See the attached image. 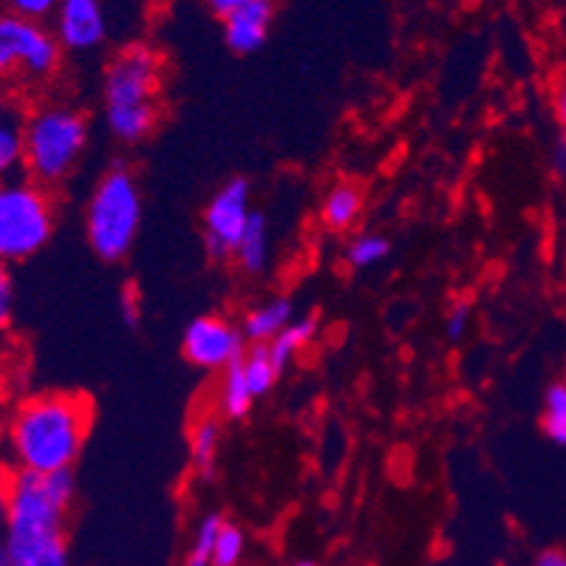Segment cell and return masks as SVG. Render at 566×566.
I'll return each mask as SVG.
<instances>
[{
    "mask_svg": "<svg viewBox=\"0 0 566 566\" xmlns=\"http://www.w3.org/2000/svg\"><path fill=\"white\" fill-rule=\"evenodd\" d=\"M250 181L235 176V179L224 181L212 193V199L207 201L201 227H205V250L212 261H230V258H235L247 224H250L252 212H255L250 205Z\"/></svg>",
    "mask_w": 566,
    "mask_h": 566,
    "instance_id": "cell-8",
    "label": "cell"
},
{
    "mask_svg": "<svg viewBox=\"0 0 566 566\" xmlns=\"http://www.w3.org/2000/svg\"><path fill=\"white\" fill-rule=\"evenodd\" d=\"M292 321H295V303L290 297H272V301L247 312L244 321H241V332H244L247 343H252V346H266Z\"/></svg>",
    "mask_w": 566,
    "mask_h": 566,
    "instance_id": "cell-13",
    "label": "cell"
},
{
    "mask_svg": "<svg viewBox=\"0 0 566 566\" xmlns=\"http://www.w3.org/2000/svg\"><path fill=\"white\" fill-rule=\"evenodd\" d=\"M12 310H14L12 272H9L7 264H0V332L12 323Z\"/></svg>",
    "mask_w": 566,
    "mask_h": 566,
    "instance_id": "cell-26",
    "label": "cell"
},
{
    "mask_svg": "<svg viewBox=\"0 0 566 566\" xmlns=\"http://www.w3.org/2000/svg\"><path fill=\"white\" fill-rule=\"evenodd\" d=\"M165 63L148 43H130L111 57L103 74V111L108 134L123 145L148 139L161 119Z\"/></svg>",
    "mask_w": 566,
    "mask_h": 566,
    "instance_id": "cell-3",
    "label": "cell"
},
{
    "mask_svg": "<svg viewBox=\"0 0 566 566\" xmlns=\"http://www.w3.org/2000/svg\"><path fill=\"white\" fill-rule=\"evenodd\" d=\"M549 168L560 181H566V139L555 142L553 150H549Z\"/></svg>",
    "mask_w": 566,
    "mask_h": 566,
    "instance_id": "cell-29",
    "label": "cell"
},
{
    "mask_svg": "<svg viewBox=\"0 0 566 566\" xmlns=\"http://www.w3.org/2000/svg\"><path fill=\"white\" fill-rule=\"evenodd\" d=\"M74 499V470H9V527L3 547L12 566H71L69 513Z\"/></svg>",
    "mask_w": 566,
    "mask_h": 566,
    "instance_id": "cell-2",
    "label": "cell"
},
{
    "mask_svg": "<svg viewBox=\"0 0 566 566\" xmlns=\"http://www.w3.org/2000/svg\"><path fill=\"white\" fill-rule=\"evenodd\" d=\"M391 255V241L380 232H360L346 247V264L352 270H371Z\"/></svg>",
    "mask_w": 566,
    "mask_h": 566,
    "instance_id": "cell-22",
    "label": "cell"
},
{
    "mask_svg": "<svg viewBox=\"0 0 566 566\" xmlns=\"http://www.w3.org/2000/svg\"><path fill=\"white\" fill-rule=\"evenodd\" d=\"M499 566H504V564H499Z\"/></svg>",
    "mask_w": 566,
    "mask_h": 566,
    "instance_id": "cell-35",
    "label": "cell"
},
{
    "mask_svg": "<svg viewBox=\"0 0 566 566\" xmlns=\"http://www.w3.org/2000/svg\"><path fill=\"white\" fill-rule=\"evenodd\" d=\"M315 335H317V317H295V321L283 328L275 340L266 343V352H270L272 363L283 371V368L290 366L303 348L315 340Z\"/></svg>",
    "mask_w": 566,
    "mask_h": 566,
    "instance_id": "cell-17",
    "label": "cell"
},
{
    "mask_svg": "<svg viewBox=\"0 0 566 566\" xmlns=\"http://www.w3.org/2000/svg\"><path fill=\"white\" fill-rule=\"evenodd\" d=\"M94 406L85 394L43 391L20 399L0 428L9 470L65 473L88 442Z\"/></svg>",
    "mask_w": 566,
    "mask_h": 566,
    "instance_id": "cell-1",
    "label": "cell"
},
{
    "mask_svg": "<svg viewBox=\"0 0 566 566\" xmlns=\"http://www.w3.org/2000/svg\"><path fill=\"white\" fill-rule=\"evenodd\" d=\"M272 20H275V0H250L221 20L224 43L235 54H255L270 40Z\"/></svg>",
    "mask_w": 566,
    "mask_h": 566,
    "instance_id": "cell-11",
    "label": "cell"
},
{
    "mask_svg": "<svg viewBox=\"0 0 566 566\" xmlns=\"http://www.w3.org/2000/svg\"><path fill=\"white\" fill-rule=\"evenodd\" d=\"M244 3H250V0H205V7L210 9V12L216 14V18H221V20H224L227 14L235 12V9L244 7Z\"/></svg>",
    "mask_w": 566,
    "mask_h": 566,
    "instance_id": "cell-31",
    "label": "cell"
},
{
    "mask_svg": "<svg viewBox=\"0 0 566 566\" xmlns=\"http://www.w3.org/2000/svg\"><path fill=\"white\" fill-rule=\"evenodd\" d=\"M555 116H558L560 139H566V83L560 85L558 94H555Z\"/></svg>",
    "mask_w": 566,
    "mask_h": 566,
    "instance_id": "cell-32",
    "label": "cell"
},
{
    "mask_svg": "<svg viewBox=\"0 0 566 566\" xmlns=\"http://www.w3.org/2000/svg\"><path fill=\"white\" fill-rule=\"evenodd\" d=\"M221 448L219 417H201L190 428V464L199 476H212Z\"/></svg>",
    "mask_w": 566,
    "mask_h": 566,
    "instance_id": "cell-16",
    "label": "cell"
},
{
    "mask_svg": "<svg viewBox=\"0 0 566 566\" xmlns=\"http://www.w3.org/2000/svg\"><path fill=\"white\" fill-rule=\"evenodd\" d=\"M27 114L29 108L14 94L0 88V181L14 179L23 170Z\"/></svg>",
    "mask_w": 566,
    "mask_h": 566,
    "instance_id": "cell-12",
    "label": "cell"
},
{
    "mask_svg": "<svg viewBox=\"0 0 566 566\" xmlns=\"http://www.w3.org/2000/svg\"><path fill=\"white\" fill-rule=\"evenodd\" d=\"M119 306H123L125 326H130V328L139 326V301H136V292L130 290V286H125L123 301H119Z\"/></svg>",
    "mask_w": 566,
    "mask_h": 566,
    "instance_id": "cell-27",
    "label": "cell"
},
{
    "mask_svg": "<svg viewBox=\"0 0 566 566\" xmlns=\"http://www.w3.org/2000/svg\"><path fill=\"white\" fill-rule=\"evenodd\" d=\"M530 566H566V549H560V547L541 549Z\"/></svg>",
    "mask_w": 566,
    "mask_h": 566,
    "instance_id": "cell-30",
    "label": "cell"
},
{
    "mask_svg": "<svg viewBox=\"0 0 566 566\" xmlns=\"http://www.w3.org/2000/svg\"><path fill=\"white\" fill-rule=\"evenodd\" d=\"M541 431L558 448H566V380L553 382L544 394Z\"/></svg>",
    "mask_w": 566,
    "mask_h": 566,
    "instance_id": "cell-20",
    "label": "cell"
},
{
    "mask_svg": "<svg viewBox=\"0 0 566 566\" xmlns=\"http://www.w3.org/2000/svg\"><path fill=\"white\" fill-rule=\"evenodd\" d=\"M227 518H221L219 513H207L205 518H199L193 530V538H190V547L185 553V564L181 566H212V553H216V538H219L221 527H224Z\"/></svg>",
    "mask_w": 566,
    "mask_h": 566,
    "instance_id": "cell-21",
    "label": "cell"
},
{
    "mask_svg": "<svg viewBox=\"0 0 566 566\" xmlns=\"http://www.w3.org/2000/svg\"><path fill=\"white\" fill-rule=\"evenodd\" d=\"M564 3H566V0H564Z\"/></svg>",
    "mask_w": 566,
    "mask_h": 566,
    "instance_id": "cell-36",
    "label": "cell"
},
{
    "mask_svg": "<svg viewBox=\"0 0 566 566\" xmlns=\"http://www.w3.org/2000/svg\"><path fill=\"white\" fill-rule=\"evenodd\" d=\"M3 7H7V12L20 14V18L40 20L43 23V20L54 18L60 0H3Z\"/></svg>",
    "mask_w": 566,
    "mask_h": 566,
    "instance_id": "cell-24",
    "label": "cell"
},
{
    "mask_svg": "<svg viewBox=\"0 0 566 566\" xmlns=\"http://www.w3.org/2000/svg\"><path fill=\"white\" fill-rule=\"evenodd\" d=\"M9 527V470L0 468V541Z\"/></svg>",
    "mask_w": 566,
    "mask_h": 566,
    "instance_id": "cell-28",
    "label": "cell"
},
{
    "mask_svg": "<svg viewBox=\"0 0 566 566\" xmlns=\"http://www.w3.org/2000/svg\"><path fill=\"white\" fill-rule=\"evenodd\" d=\"M142 227V190L134 170L116 161L97 179L85 205V241L105 264L130 255Z\"/></svg>",
    "mask_w": 566,
    "mask_h": 566,
    "instance_id": "cell-5",
    "label": "cell"
},
{
    "mask_svg": "<svg viewBox=\"0 0 566 566\" xmlns=\"http://www.w3.org/2000/svg\"><path fill=\"white\" fill-rule=\"evenodd\" d=\"M57 227L52 190L29 176L0 181V264H23L49 247Z\"/></svg>",
    "mask_w": 566,
    "mask_h": 566,
    "instance_id": "cell-6",
    "label": "cell"
},
{
    "mask_svg": "<svg viewBox=\"0 0 566 566\" xmlns=\"http://www.w3.org/2000/svg\"><path fill=\"white\" fill-rule=\"evenodd\" d=\"M292 566H317L315 560H297V564H292Z\"/></svg>",
    "mask_w": 566,
    "mask_h": 566,
    "instance_id": "cell-34",
    "label": "cell"
},
{
    "mask_svg": "<svg viewBox=\"0 0 566 566\" xmlns=\"http://www.w3.org/2000/svg\"><path fill=\"white\" fill-rule=\"evenodd\" d=\"M88 116L69 103H38L27 114L23 174L43 187H60L88 150Z\"/></svg>",
    "mask_w": 566,
    "mask_h": 566,
    "instance_id": "cell-4",
    "label": "cell"
},
{
    "mask_svg": "<svg viewBox=\"0 0 566 566\" xmlns=\"http://www.w3.org/2000/svg\"><path fill=\"white\" fill-rule=\"evenodd\" d=\"M470 326V306L468 303H453L448 315H444V335L448 340H462Z\"/></svg>",
    "mask_w": 566,
    "mask_h": 566,
    "instance_id": "cell-25",
    "label": "cell"
},
{
    "mask_svg": "<svg viewBox=\"0 0 566 566\" xmlns=\"http://www.w3.org/2000/svg\"><path fill=\"white\" fill-rule=\"evenodd\" d=\"M363 193L360 187L348 185V181H340L326 193L321 205V221L326 230L332 232H346L352 230L363 216Z\"/></svg>",
    "mask_w": 566,
    "mask_h": 566,
    "instance_id": "cell-14",
    "label": "cell"
},
{
    "mask_svg": "<svg viewBox=\"0 0 566 566\" xmlns=\"http://www.w3.org/2000/svg\"><path fill=\"white\" fill-rule=\"evenodd\" d=\"M0 566H12V560H9L7 547H3V541H0Z\"/></svg>",
    "mask_w": 566,
    "mask_h": 566,
    "instance_id": "cell-33",
    "label": "cell"
},
{
    "mask_svg": "<svg viewBox=\"0 0 566 566\" xmlns=\"http://www.w3.org/2000/svg\"><path fill=\"white\" fill-rule=\"evenodd\" d=\"M247 553V533L239 524L224 522L219 538H216V553H212V566H239Z\"/></svg>",
    "mask_w": 566,
    "mask_h": 566,
    "instance_id": "cell-23",
    "label": "cell"
},
{
    "mask_svg": "<svg viewBox=\"0 0 566 566\" xmlns=\"http://www.w3.org/2000/svg\"><path fill=\"white\" fill-rule=\"evenodd\" d=\"M181 352L187 363L201 371H221L244 360L247 337L241 326L219 315H201L187 323L181 337Z\"/></svg>",
    "mask_w": 566,
    "mask_h": 566,
    "instance_id": "cell-9",
    "label": "cell"
},
{
    "mask_svg": "<svg viewBox=\"0 0 566 566\" xmlns=\"http://www.w3.org/2000/svg\"><path fill=\"white\" fill-rule=\"evenodd\" d=\"M63 63V45L40 20L0 14V83H45Z\"/></svg>",
    "mask_w": 566,
    "mask_h": 566,
    "instance_id": "cell-7",
    "label": "cell"
},
{
    "mask_svg": "<svg viewBox=\"0 0 566 566\" xmlns=\"http://www.w3.org/2000/svg\"><path fill=\"white\" fill-rule=\"evenodd\" d=\"M255 406V394L250 391L244 377V368L241 363L230 366L221 377V388H219V411L221 417L227 419H244L247 413L252 411Z\"/></svg>",
    "mask_w": 566,
    "mask_h": 566,
    "instance_id": "cell-18",
    "label": "cell"
},
{
    "mask_svg": "<svg viewBox=\"0 0 566 566\" xmlns=\"http://www.w3.org/2000/svg\"><path fill=\"white\" fill-rule=\"evenodd\" d=\"M270 224L261 212H252L250 224H247L244 239H241L239 250H235V264L247 272V275H261L270 266Z\"/></svg>",
    "mask_w": 566,
    "mask_h": 566,
    "instance_id": "cell-15",
    "label": "cell"
},
{
    "mask_svg": "<svg viewBox=\"0 0 566 566\" xmlns=\"http://www.w3.org/2000/svg\"><path fill=\"white\" fill-rule=\"evenodd\" d=\"M52 20V32L63 45V52H97L108 40V14L103 0H60Z\"/></svg>",
    "mask_w": 566,
    "mask_h": 566,
    "instance_id": "cell-10",
    "label": "cell"
},
{
    "mask_svg": "<svg viewBox=\"0 0 566 566\" xmlns=\"http://www.w3.org/2000/svg\"><path fill=\"white\" fill-rule=\"evenodd\" d=\"M241 368H244V377H247V386L250 391L258 397H266V394L275 388L277 377H281V368L272 363L270 352L266 346H252L250 352L244 354V360H241Z\"/></svg>",
    "mask_w": 566,
    "mask_h": 566,
    "instance_id": "cell-19",
    "label": "cell"
}]
</instances>
